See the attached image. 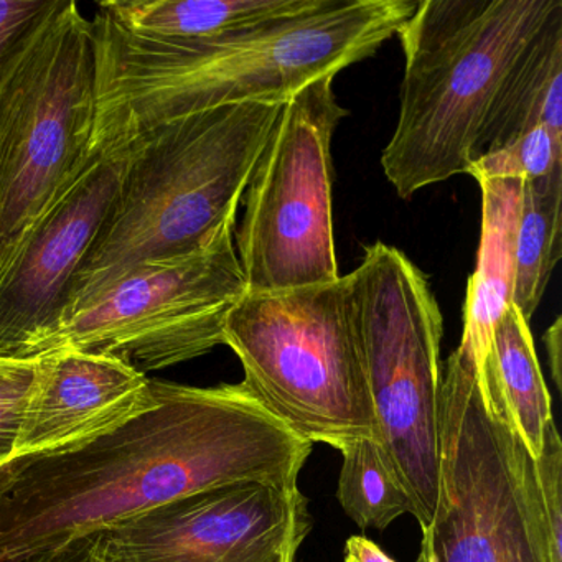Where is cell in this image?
<instances>
[{
	"label": "cell",
	"mask_w": 562,
	"mask_h": 562,
	"mask_svg": "<svg viewBox=\"0 0 562 562\" xmlns=\"http://www.w3.org/2000/svg\"><path fill=\"white\" fill-rule=\"evenodd\" d=\"M150 384L153 401L116 429L9 470L0 490V562H35L229 483L299 488L314 443L241 383Z\"/></svg>",
	"instance_id": "obj_1"
},
{
	"label": "cell",
	"mask_w": 562,
	"mask_h": 562,
	"mask_svg": "<svg viewBox=\"0 0 562 562\" xmlns=\"http://www.w3.org/2000/svg\"><path fill=\"white\" fill-rule=\"evenodd\" d=\"M419 0H327L318 11L200 41H156L93 21L91 156H120L149 131L213 108L285 103L371 57Z\"/></svg>",
	"instance_id": "obj_2"
},
{
	"label": "cell",
	"mask_w": 562,
	"mask_h": 562,
	"mask_svg": "<svg viewBox=\"0 0 562 562\" xmlns=\"http://www.w3.org/2000/svg\"><path fill=\"white\" fill-rule=\"evenodd\" d=\"M282 106L213 108L134 140L124 150L116 196L71 282L65 322L136 266L195 252L236 220Z\"/></svg>",
	"instance_id": "obj_3"
},
{
	"label": "cell",
	"mask_w": 562,
	"mask_h": 562,
	"mask_svg": "<svg viewBox=\"0 0 562 562\" xmlns=\"http://www.w3.org/2000/svg\"><path fill=\"white\" fill-rule=\"evenodd\" d=\"M562 0H420L397 32L400 116L381 167L401 199L469 172L513 75Z\"/></svg>",
	"instance_id": "obj_4"
},
{
	"label": "cell",
	"mask_w": 562,
	"mask_h": 562,
	"mask_svg": "<svg viewBox=\"0 0 562 562\" xmlns=\"http://www.w3.org/2000/svg\"><path fill=\"white\" fill-rule=\"evenodd\" d=\"M475 348L442 367L436 512L417 562H552L535 459Z\"/></svg>",
	"instance_id": "obj_5"
},
{
	"label": "cell",
	"mask_w": 562,
	"mask_h": 562,
	"mask_svg": "<svg viewBox=\"0 0 562 562\" xmlns=\"http://www.w3.org/2000/svg\"><path fill=\"white\" fill-rule=\"evenodd\" d=\"M347 279L374 442L426 528L439 496L442 312L424 272L394 246H368Z\"/></svg>",
	"instance_id": "obj_6"
},
{
	"label": "cell",
	"mask_w": 562,
	"mask_h": 562,
	"mask_svg": "<svg viewBox=\"0 0 562 562\" xmlns=\"http://www.w3.org/2000/svg\"><path fill=\"white\" fill-rule=\"evenodd\" d=\"M94 68L93 24L54 0L0 77V278L90 160Z\"/></svg>",
	"instance_id": "obj_7"
},
{
	"label": "cell",
	"mask_w": 562,
	"mask_h": 562,
	"mask_svg": "<svg viewBox=\"0 0 562 562\" xmlns=\"http://www.w3.org/2000/svg\"><path fill=\"white\" fill-rule=\"evenodd\" d=\"M223 344L249 394L307 442L374 439V411L351 318L347 276L291 291L246 292Z\"/></svg>",
	"instance_id": "obj_8"
},
{
	"label": "cell",
	"mask_w": 562,
	"mask_h": 562,
	"mask_svg": "<svg viewBox=\"0 0 562 562\" xmlns=\"http://www.w3.org/2000/svg\"><path fill=\"white\" fill-rule=\"evenodd\" d=\"M334 77L285 101L249 180L235 248L248 292L291 291L341 278L331 220V137L347 111Z\"/></svg>",
	"instance_id": "obj_9"
},
{
	"label": "cell",
	"mask_w": 562,
	"mask_h": 562,
	"mask_svg": "<svg viewBox=\"0 0 562 562\" xmlns=\"http://www.w3.org/2000/svg\"><path fill=\"white\" fill-rule=\"evenodd\" d=\"M235 229L232 220L195 252L131 269L65 322L47 353L111 355L147 374L225 345L226 315L248 292Z\"/></svg>",
	"instance_id": "obj_10"
},
{
	"label": "cell",
	"mask_w": 562,
	"mask_h": 562,
	"mask_svg": "<svg viewBox=\"0 0 562 562\" xmlns=\"http://www.w3.org/2000/svg\"><path fill=\"white\" fill-rule=\"evenodd\" d=\"M312 528L299 488L238 482L100 535L104 562H294Z\"/></svg>",
	"instance_id": "obj_11"
},
{
	"label": "cell",
	"mask_w": 562,
	"mask_h": 562,
	"mask_svg": "<svg viewBox=\"0 0 562 562\" xmlns=\"http://www.w3.org/2000/svg\"><path fill=\"white\" fill-rule=\"evenodd\" d=\"M126 153L91 156L0 278V358L47 355L68 292L120 189Z\"/></svg>",
	"instance_id": "obj_12"
},
{
	"label": "cell",
	"mask_w": 562,
	"mask_h": 562,
	"mask_svg": "<svg viewBox=\"0 0 562 562\" xmlns=\"http://www.w3.org/2000/svg\"><path fill=\"white\" fill-rule=\"evenodd\" d=\"M150 381L111 355L70 348L42 355L11 465L71 452L116 429L153 401Z\"/></svg>",
	"instance_id": "obj_13"
},
{
	"label": "cell",
	"mask_w": 562,
	"mask_h": 562,
	"mask_svg": "<svg viewBox=\"0 0 562 562\" xmlns=\"http://www.w3.org/2000/svg\"><path fill=\"white\" fill-rule=\"evenodd\" d=\"M327 0H104L98 11L156 41H200L318 11Z\"/></svg>",
	"instance_id": "obj_14"
},
{
	"label": "cell",
	"mask_w": 562,
	"mask_h": 562,
	"mask_svg": "<svg viewBox=\"0 0 562 562\" xmlns=\"http://www.w3.org/2000/svg\"><path fill=\"white\" fill-rule=\"evenodd\" d=\"M482 233L476 268L467 289L462 344L488 353L493 328L512 305L515 281L516 229L522 180H480Z\"/></svg>",
	"instance_id": "obj_15"
},
{
	"label": "cell",
	"mask_w": 562,
	"mask_h": 562,
	"mask_svg": "<svg viewBox=\"0 0 562 562\" xmlns=\"http://www.w3.org/2000/svg\"><path fill=\"white\" fill-rule=\"evenodd\" d=\"M536 124L562 137V19L544 32L513 75L480 140L476 159L502 149Z\"/></svg>",
	"instance_id": "obj_16"
},
{
	"label": "cell",
	"mask_w": 562,
	"mask_h": 562,
	"mask_svg": "<svg viewBox=\"0 0 562 562\" xmlns=\"http://www.w3.org/2000/svg\"><path fill=\"white\" fill-rule=\"evenodd\" d=\"M486 368L505 401L509 419L532 459L552 420L551 394L544 384L528 322L508 305L493 328Z\"/></svg>",
	"instance_id": "obj_17"
},
{
	"label": "cell",
	"mask_w": 562,
	"mask_h": 562,
	"mask_svg": "<svg viewBox=\"0 0 562 562\" xmlns=\"http://www.w3.org/2000/svg\"><path fill=\"white\" fill-rule=\"evenodd\" d=\"M562 169L522 183L512 305L526 322L539 307L562 255Z\"/></svg>",
	"instance_id": "obj_18"
},
{
	"label": "cell",
	"mask_w": 562,
	"mask_h": 562,
	"mask_svg": "<svg viewBox=\"0 0 562 562\" xmlns=\"http://www.w3.org/2000/svg\"><path fill=\"white\" fill-rule=\"evenodd\" d=\"M344 463L338 479V502L358 528L386 529L413 505L384 463L374 439H355L338 447Z\"/></svg>",
	"instance_id": "obj_19"
},
{
	"label": "cell",
	"mask_w": 562,
	"mask_h": 562,
	"mask_svg": "<svg viewBox=\"0 0 562 562\" xmlns=\"http://www.w3.org/2000/svg\"><path fill=\"white\" fill-rule=\"evenodd\" d=\"M562 169V137L542 124L529 127L495 153L485 154L470 166L476 182L486 179H544Z\"/></svg>",
	"instance_id": "obj_20"
},
{
	"label": "cell",
	"mask_w": 562,
	"mask_h": 562,
	"mask_svg": "<svg viewBox=\"0 0 562 562\" xmlns=\"http://www.w3.org/2000/svg\"><path fill=\"white\" fill-rule=\"evenodd\" d=\"M535 472L551 559L562 562V442L554 420L546 426L541 450L535 457Z\"/></svg>",
	"instance_id": "obj_21"
},
{
	"label": "cell",
	"mask_w": 562,
	"mask_h": 562,
	"mask_svg": "<svg viewBox=\"0 0 562 562\" xmlns=\"http://www.w3.org/2000/svg\"><path fill=\"white\" fill-rule=\"evenodd\" d=\"M38 358L29 361L11 376L0 380V485L4 483L5 473L12 467V453Z\"/></svg>",
	"instance_id": "obj_22"
},
{
	"label": "cell",
	"mask_w": 562,
	"mask_h": 562,
	"mask_svg": "<svg viewBox=\"0 0 562 562\" xmlns=\"http://www.w3.org/2000/svg\"><path fill=\"white\" fill-rule=\"evenodd\" d=\"M54 0H0V77Z\"/></svg>",
	"instance_id": "obj_23"
},
{
	"label": "cell",
	"mask_w": 562,
	"mask_h": 562,
	"mask_svg": "<svg viewBox=\"0 0 562 562\" xmlns=\"http://www.w3.org/2000/svg\"><path fill=\"white\" fill-rule=\"evenodd\" d=\"M35 562H104L101 554L100 536L83 539L64 551L45 555Z\"/></svg>",
	"instance_id": "obj_24"
},
{
	"label": "cell",
	"mask_w": 562,
	"mask_h": 562,
	"mask_svg": "<svg viewBox=\"0 0 562 562\" xmlns=\"http://www.w3.org/2000/svg\"><path fill=\"white\" fill-rule=\"evenodd\" d=\"M345 562H394V559L371 539L351 536L345 544Z\"/></svg>",
	"instance_id": "obj_25"
},
{
	"label": "cell",
	"mask_w": 562,
	"mask_h": 562,
	"mask_svg": "<svg viewBox=\"0 0 562 562\" xmlns=\"http://www.w3.org/2000/svg\"><path fill=\"white\" fill-rule=\"evenodd\" d=\"M561 318L555 321V324L549 328L546 340H548L549 357L552 358V368H554V380L559 384V350H561Z\"/></svg>",
	"instance_id": "obj_26"
},
{
	"label": "cell",
	"mask_w": 562,
	"mask_h": 562,
	"mask_svg": "<svg viewBox=\"0 0 562 562\" xmlns=\"http://www.w3.org/2000/svg\"><path fill=\"white\" fill-rule=\"evenodd\" d=\"M34 360H8V358H0V380H4V378L11 376L15 371L21 370L22 367L29 363V361Z\"/></svg>",
	"instance_id": "obj_27"
},
{
	"label": "cell",
	"mask_w": 562,
	"mask_h": 562,
	"mask_svg": "<svg viewBox=\"0 0 562 562\" xmlns=\"http://www.w3.org/2000/svg\"><path fill=\"white\" fill-rule=\"evenodd\" d=\"M0 490H2V485H0Z\"/></svg>",
	"instance_id": "obj_28"
}]
</instances>
